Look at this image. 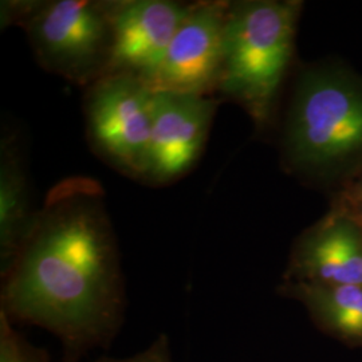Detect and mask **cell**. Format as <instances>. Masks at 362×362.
Wrapping results in <instances>:
<instances>
[{
	"mask_svg": "<svg viewBox=\"0 0 362 362\" xmlns=\"http://www.w3.org/2000/svg\"><path fill=\"white\" fill-rule=\"evenodd\" d=\"M1 281L0 311L57 337L64 362L107 349L124 324L127 293L101 184L77 176L52 187Z\"/></svg>",
	"mask_w": 362,
	"mask_h": 362,
	"instance_id": "6da1fadb",
	"label": "cell"
},
{
	"mask_svg": "<svg viewBox=\"0 0 362 362\" xmlns=\"http://www.w3.org/2000/svg\"><path fill=\"white\" fill-rule=\"evenodd\" d=\"M298 6L287 1L230 4L218 90L242 105L258 125L272 105L290 64Z\"/></svg>",
	"mask_w": 362,
	"mask_h": 362,
	"instance_id": "7a4b0ae2",
	"label": "cell"
},
{
	"mask_svg": "<svg viewBox=\"0 0 362 362\" xmlns=\"http://www.w3.org/2000/svg\"><path fill=\"white\" fill-rule=\"evenodd\" d=\"M1 27L25 28L39 65L81 86L104 77L112 52V1H1Z\"/></svg>",
	"mask_w": 362,
	"mask_h": 362,
	"instance_id": "3957f363",
	"label": "cell"
},
{
	"mask_svg": "<svg viewBox=\"0 0 362 362\" xmlns=\"http://www.w3.org/2000/svg\"><path fill=\"white\" fill-rule=\"evenodd\" d=\"M285 151L297 168H320L362 152L361 85L308 74L298 88L285 132Z\"/></svg>",
	"mask_w": 362,
	"mask_h": 362,
	"instance_id": "277c9868",
	"label": "cell"
},
{
	"mask_svg": "<svg viewBox=\"0 0 362 362\" xmlns=\"http://www.w3.org/2000/svg\"><path fill=\"white\" fill-rule=\"evenodd\" d=\"M155 90L139 78L109 74L86 88L90 148L112 168L141 180L149 149Z\"/></svg>",
	"mask_w": 362,
	"mask_h": 362,
	"instance_id": "5b68a950",
	"label": "cell"
},
{
	"mask_svg": "<svg viewBox=\"0 0 362 362\" xmlns=\"http://www.w3.org/2000/svg\"><path fill=\"white\" fill-rule=\"evenodd\" d=\"M218 101L211 95L155 91L141 180L165 185L187 175L203 153Z\"/></svg>",
	"mask_w": 362,
	"mask_h": 362,
	"instance_id": "8992f818",
	"label": "cell"
},
{
	"mask_svg": "<svg viewBox=\"0 0 362 362\" xmlns=\"http://www.w3.org/2000/svg\"><path fill=\"white\" fill-rule=\"evenodd\" d=\"M228 7L224 1L192 3L158 67L153 90L197 95L218 90Z\"/></svg>",
	"mask_w": 362,
	"mask_h": 362,
	"instance_id": "52a82bcc",
	"label": "cell"
},
{
	"mask_svg": "<svg viewBox=\"0 0 362 362\" xmlns=\"http://www.w3.org/2000/svg\"><path fill=\"white\" fill-rule=\"evenodd\" d=\"M191 6L170 0L112 1V52L105 76L127 74L151 86Z\"/></svg>",
	"mask_w": 362,
	"mask_h": 362,
	"instance_id": "ba28073f",
	"label": "cell"
},
{
	"mask_svg": "<svg viewBox=\"0 0 362 362\" xmlns=\"http://www.w3.org/2000/svg\"><path fill=\"white\" fill-rule=\"evenodd\" d=\"M37 215L38 211L31 206L28 177L18 143L4 136L0 145V275L13 264Z\"/></svg>",
	"mask_w": 362,
	"mask_h": 362,
	"instance_id": "9c48e42d",
	"label": "cell"
},
{
	"mask_svg": "<svg viewBox=\"0 0 362 362\" xmlns=\"http://www.w3.org/2000/svg\"><path fill=\"white\" fill-rule=\"evenodd\" d=\"M305 274L336 286H362V246L345 223L325 228L305 243L298 255Z\"/></svg>",
	"mask_w": 362,
	"mask_h": 362,
	"instance_id": "30bf717a",
	"label": "cell"
},
{
	"mask_svg": "<svg viewBox=\"0 0 362 362\" xmlns=\"http://www.w3.org/2000/svg\"><path fill=\"white\" fill-rule=\"evenodd\" d=\"M315 296L339 332L362 337V286H336L329 294Z\"/></svg>",
	"mask_w": 362,
	"mask_h": 362,
	"instance_id": "8fae6325",
	"label": "cell"
},
{
	"mask_svg": "<svg viewBox=\"0 0 362 362\" xmlns=\"http://www.w3.org/2000/svg\"><path fill=\"white\" fill-rule=\"evenodd\" d=\"M0 362H52L49 353L31 344L0 311Z\"/></svg>",
	"mask_w": 362,
	"mask_h": 362,
	"instance_id": "7c38bea8",
	"label": "cell"
},
{
	"mask_svg": "<svg viewBox=\"0 0 362 362\" xmlns=\"http://www.w3.org/2000/svg\"><path fill=\"white\" fill-rule=\"evenodd\" d=\"M94 362H173L170 341L165 333L156 337L149 346L129 357H109L103 356Z\"/></svg>",
	"mask_w": 362,
	"mask_h": 362,
	"instance_id": "4fadbf2b",
	"label": "cell"
}]
</instances>
